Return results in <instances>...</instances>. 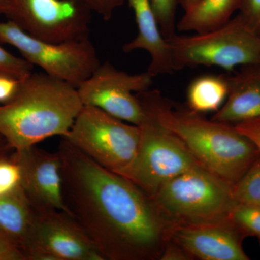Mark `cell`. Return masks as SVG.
<instances>
[{
	"mask_svg": "<svg viewBox=\"0 0 260 260\" xmlns=\"http://www.w3.org/2000/svg\"><path fill=\"white\" fill-rule=\"evenodd\" d=\"M57 153L66 213L104 260H160L174 224L153 197L64 138Z\"/></svg>",
	"mask_w": 260,
	"mask_h": 260,
	"instance_id": "1",
	"label": "cell"
},
{
	"mask_svg": "<svg viewBox=\"0 0 260 260\" xmlns=\"http://www.w3.org/2000/svg\"><path fill=\"white\" fill-rule=\"evenodd\" d=\"M142 106L185 145L202 167L234 184L260 155L255 144L234 125L208 120L176 105L157 90L136 93Z\"/></svg>",
	"mask_w": 260,
	"mask_h": 260,
	"instance_id": "2",
	"label": "cell"
},
{
	"mask_svg": "<svg viewBox=\"0 0 260 260\" xmlns=\"http://www.w3.org/2000/svg\"><path fill=\"white\" fill-rule=\"evenodd\" d=\"M83 106L74 85L32 72L13 99L0 104V135L13 150L65 136Z\"/></svg>",
	"mask_w": 260,
	"mask_h": 260,
	"instance_id": "3",
	"label": "cell"
},
{
	"mask_svg": "<svg viewBox=\"0 0 260 260\" xmlns=\"http://www.w3.org/2000/svg\"><path fill=\"white\" fill-rule=\"evenodd\" d=\"M174 71L190 67H236L260 64V37L239 15L222 26L191 36L168 39Z\"/></svg>",
	"mask_w": 260,
	"mask_h": 260,
	"instance_id": "4",
	"label": "cell"
},
{
	"mask_svg": "<svg viewBox=\"0 0 260 260\" xmlns=\"http://www.w3.org/2000/svg\"><path fill=\"white\" fill-rule=\"evenodd\" d=\"M232 186L198 165L164 183L151 197L173 223H196L229 216L237 203Z\"/></svg>",
	"mask_w": 260,
	"mask_h": 260,
	"instance_id": "5",
	"label": "cell"
},
{
	"mask_svg": "<svg viewBox=\"0 0 260 260\" xmlns=\"http://www.w3.org/2000/svg\"><path fill=\"white\" fill-rule=\"evenodd\" d=\"M99 108L83 106L73 125L61 137L94 161L122 176L139 148V126L126 124Z\"/></svg>",
	"mask_w": 260,
	"mask_h": 260,
	"instance_id": "6",
	"label": "cell"
},
{
	"mask_svg": "<svg viewBox=\"0 0 260 260\" xmlns=\"http://www.w3.org/2000/svg\"><path fill=\"white\" fill-rule=\"evenodd\" d=\"M143 109L139 148L122 177L153 196L164 183L200 164L177 136Z\"/></svg>",
	"mask_w": 260,
	"mask_h": 260,
	"instance_id": "7",
	"label": "cell"
},
{
	"mask_svg": "<svg viewBox=\"0 0 260 260\" xmlns=\"http://www.w3.org/2000/svg\"><path fill=\"white\" fill-rule=\"evenodd\" d=\"M0 44L18 49L25 60L44 73L78 88L101 64L90 39L51 43L32 37L8 20L0 22Z\"/></svg>",
	"mask_w": 260,
	"mask_h": 260,
	"instance_id": "8",
	"label": "cell"
},
{
	"mask_svg": "<svg viewBox=\"0 0 260 260\" xmlns=\"http://www.w3.org/2000/svg\"><path fill=\"white\" fill-rule=\"evenodd\" d=\"M34 208L23 248L25 260H104L70 214L64 210Z\"/></svg>",
	"mask_w": 260,
	"mask_h": 260,
	"instance_id": "9",
	"label": "cell"
},
{
	"mask_svg": "<svg viewBox=\"0 0 260 260\" xmlns=\"http://www.w3.org/2000/svg\"><path fill=\"white\" fill-rule=\"evenodd\" d=\"M6 17L32 37L63 43L88 39L91 11L73 0H11Z\"/></svg>",
	"mask_w": 260,
	"mask_h": 260,
	"instance_id": "10",
	"label": "cell"
},
{
	"mask_svg": "<svg viewBox=\"0 0 260 260\" xmlns=\"http://www.w3.org/2000/svg\"><path fill=\"white\" fill-rule=\"evenodd\" d=\"M153 78L148 72L129 74L106 61L77 89L84 106L99 108L138 126L145 114L136 93L149 90Z\"/></svg>",
	"mask_w": 260,
	"mask_h": 260,
	"instance_id": "11",
	"label": "cell"
},
{
	"mask_svg": "<svg viewBox=\"0 0 260 260\" xmlns=\"http://www.w3.org/2000/svg\"><path fill=\"white\" fill-rule=\"evenodd\" d=\"M246 237L229 215L217 220L174 224L170 239L191 259L249 260L243 249Z\"/></svg>",
	"mask_w": 260,
	"mask_h": 260,
	"instance_id": "12",
	"label": "cell"
},
{
	"mask_svg": "<svg viewBox=\"0 0 260 260\" xmlns=\"http://www.w3.org/2000/svg\"><path fill=\"white\" fill-rule=\"evenodd\" d=\"M13 151L21 168L22 186L32 207L66 212L57 152L49 153L36 145Z\"/></svg>",
	"mask_w": 260,
	"mask_h": 260,
	"instance_id": "13",
	"label": "cell"
},
{
	"mask_svg": "<svg viewBox=\"0 0 260 260\" xmlns=\"http://www.w3.org/2000/svg\"><path fill=\"white\" fill-rule=\"evenodd\" d=\"M138 27L136 37L122 47L126 53L144 50L150 56L147 72L153 78L174 73L172 51L162 35L150 0H128Z\"/></svg>",
	"mask_w": 260,
	"mask_h": 260,
	"instance_id": "14",
	"label": "cell"
},
{
	"mask_svg": "<svg viewBox=\"0 0 260 260\" xmlns=\"http://www.w3.org/2000/svg\"><path fill=\"white\" fill-rule=\"evenodd\" d=\"M229 84L227 99L212 120L236 124L260 118V64L242 66Z\"/></svg>",
	"mask_w": 260,
	"mask_h": 260,
	"instance_id": "15",
	"label": "cell"
},
{
	"mask_svg": "<svg viewBox=\"0 0 260 260\" xmlns=\"http://www.w3.org/2000/svg\"><path fill=\"white\" fill-rule=\"evenodd\" d=\"M242 0H199L189 9L177 25L180 32L196 34L210 31L222 26L239 10Z\"/></svg>",
	"mask_w": 260,
	"mask_h": 260,
	"instance_id": "16",
	"label": "cell"
},
{
	"mask_svg": "<svg viewBox=\"0 0 260 260\" xmlns=\"http://www.w3.org/2000/svg\"><path fill=\"white\" fill-rule=\"evenodd\" d=\"M34 213V207L23 188L0 197V230L22 253Z\"/></svg>",
	"mask_w": 260,
	"mask_h": 260,
	"instance_id": "17",
	"label": "cell"
},
{
	"mask_svg": "<svg viewBox=\"0 0 260 260\" xmlns=\"http://www.w3.org/2000/svg\"><path fill=\"white\" fill-rule=\"evenodd\" d=\"M229 92V78L205 75L195 78L186 92L187 107L193 112H216L223 105Z\"/></svg>",
	"mask_w": 260,
	"mask_h": 260,
	"instance_id": "18",
	"label": "cell"
},
{
	"mask_svg": "<svg viewBox=\"0 0 260 260\" xmlns=\"http://www.w3.org/2000/svg\"><path fill=\"white\" fill-rule=\"evenodd\" d=\"M232 194L237 203L260 206V155L233 184Z\"/></svg>",
	"mask_w": 260,
	"mask_h": 260,
	"instance_id": "19",
	"label": "cell"
},
{
	"mask_svg": "<svg viewBox=\"0 0 260 260\" xmlns=\"http://www.w3.org/2000/svg\"><path fill=\"white\" fill-rule=\"evenodd\" d=\"M0 155V197L22 189V172L14 151Z\"/></svg>",
	"mask_w": 260,
	"mask_h": 260,
	"instance_id": "20",
	"label": "cell"
},
{
	"mask_svg": "<svg viewBox=\"0 0 260 260\" xmlns=\"http://www.w3.org/2000/svg\"><path fill=\"white\" fill-rule=\"evenodd\" d=\"M230 217L246 237L260 238V206L237 203L234 205Z\"/></svg>",
	"mask_w": 260,
	"mask_h": 260,
	"instance_id": "21",
	"label": "cell"
},
{
	"mask_svg": "<svg viewBox=\"0 0 260 260\" xmlns=\"http://www.w3.org/2000/svg\"><path fill=\"white\" fill-rule=\"evenodd\" d=\"M162 35L167 40L176 35V11L179 0H150Z\"/></svg>",
	"mask_w": 260,
	"mask_h": 260,
	"instance_id": "22",
	"label": "cell"
},
{
	"mask_svg": "<svg viewBox=\"0 0 260 260\" xmlns=\"http://www.w3.org/2000/svg\"><path fill=\"white\" fill-rule=\"evenodd\" d=\"M32 70L34 65L23 58L13 55L0 44V73L11 75L22 80L31 74Z\"/></svg>",
	"mask_w": 260,
	"mask_h": 260,
	"instance_id": "23",
	"label": "cell"
},
{
	"mask_svg": "<svg viewBox=\"0 0 260 260\" xmlns=\"http://www.w3.org/2000/svg\"><path fill=\"white\" fill-rule=\"evenodd\" d=\"M238 15L260 37V0H242Z\"/></svg>",
	"mask_w": 260,
	"mask_h": 260,
	"instance_id": "24",
	"label": "cell"
},
{
	"mask_svg": "<svg viewBox=\"0 0 260 260\" xmlns=\"http://www.w3.org/2000/svg\"><path fill=\"white\" fill-rule=\"evenodd\" d=\"M97 13L104 20H110L117 8L124 4L125 0H73Z\"/></svg>",
	"mask_w": 260,
	"mask_h": 260,
	"instance_id": "25",
	"label": "cell"
},
{
	"mask_svg": "<svg viewBox=\"0 0 260 260\" xmlns=\"http://www.w3.org/2000/svg\"><path fill=\"white\" fill-rule=\"evenodd\" d=\"M21 80L11 75L0 73V104L13 99L18 91Z\"/></svg>",
	"mask_w": 260,
	"mask_h": 260,
	"instance_id": "26",
	"label": "cell"
},
{
	"mask_svg": "<svg viewBox=\"0 0 260 260\" xmlns=\"http://www.w3.org/2000/svg\"><path fill=\"white\" fill-rule=\"evenodd\" d=\"M0 260H25L21 251L0 230Z\"/></svg>",
	"mask_w": 260,
	"mask_h": 260,
	"instance_id": "27",
	"label": "cell"
},
{
	"mask_svg": "<svg viewBox=\"0 0 260 260\" xmlns=\"http://www.w3.org/2000/svg\"><path fill=\"white\" fill-rule=\"evenodd\" d=\"M236 129L249 138L260 151V118L234 124Z\"/></svg>",
	"mask_w": 260,
	"mask_h": 260,
	"instance_id": "28",
	"label": "cell"
},
{
	"mask_svg": "<svg viewBox=\"0 0 260 260\" xmlns=\"http://www.w3.org/2000/svg\"><path fill=\"white\" fill-rule=\"evenodd\" d=\"M191 257L180 246L169 239L160 260H190Z\"/></svg>",
	"mask_w": 260,
	"mask_h": 260,
	"instance_id": "29",
	"label": "cell"
},
{
	"mask_svg": "<svg viewBox=\"0 0 260 260\" xmlns=\"http://www.w3.org/2000/svg\"><path fill=\"white\" fill-rule=\"evenodd\" d=\"M11 8V0H0V14L6 16Z\"/></svg>",
	"mask_w": 260,
	"mask_h": 260,
	"instance_id": "30",
	"label": "cell"
},
{
	"mask_svg": "<svg viewBox=\"0 0 260 260\" xmlns=\"http://www.w3.org/2000/svg\"><path fill=\"white\" fill-rule=\"evenodd\" d=\"M11 149L8 146V143L5 138L0 135V155H4L12 151Z\"/></svg>",
	"mask_w": 260,
	"mask_h": 260,
	"instance_id": "31",
	"label": "cell"
},
{
	"mask_svg": "<svg viewBox=\"0 0 260 260\" xmlns=\"http://www.w3.org/2000/svg\"><path fill=\"white\" fill-rule=\"evenodd\" d=\"M179 1L181 3V6H182L183 9L185 11V10L193 6L195 3H198L199 0H179Z\"/></svg>",
	"mask_w": 260,
	"mask_h": 260,
	"instance_id": "32",
	"label": "cell"
},
{
	"mask_svg": "<svg viewBox=\"0 0 260 260\" xmlns=\"http://www.w3.org/2000/svg\"><path fill=\"white\" fill-rule=\"evenodd\" d=\"M259 244H260V238H259Z\"/></svg>",
	"mask_w": 260,
	"mask_h": 260,
	"instance_id": "33",
	"label": "cell"
}]
</instances>
